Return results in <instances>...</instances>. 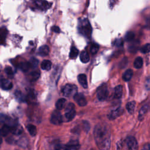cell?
<instances>
[{"mask_svg": "<svg viewBox=\"0 0 150 150\" xmlns=\"http://www.w3.org/2000/svg\"><path fill=\"white\" fill-rule=\"evenodd\" d=\"M80 60L82 63H86L89 61L90 57H89V55H88V53L86 51L83 50L80 53Z\"/></svg>", "mask_w": 150, "mask_h": 150, "instance_id": "7402d4cb", "label": "cell"}, {"mask_svg": "<svg viewBox=\"0 0 150 150\" xmlns=\"http://www.w3.org/2000/svg\"><path fill=\"white\" fill-rule=\"evenodd\" d=\"M126 144L127 147L129 149L131 150H135L137 149L138 148V145L137 139L135 137L129 136L126 139Z\"/></svg>", "mask_w": 150, "mask_h": 150, "instance_id": "ba28073f", "label": "cell"}, {"mask_svg": "<svg viewBox=\"0 0 150 150\" xmlns=\"http://www.w3.org/2000/svg\"><path fill=\"white\" fill-rule=\"evenodd\" d=\"M80 148V145L77 141H70L65 145L66 149H77Z\"/></svg>", "mask_w": 150, "mask_h": 150, "instance_id": "5bb4252c", "label": "cell"}, {"mask_svg": "<svg viewBox=\"0 0 150 150\" xmlns=\"http://www.w3.org/2000/svg\"><path fill=\"white\" fill-rule=\"evenodd\" d=\"M143 65V59L141 57H137L134 62V66L136 69H140Z\"/></svg>", "mask_w": 150, "mask_h": 150, "instance_id": "4316f807", "label": "cell"}, {"mask_svg": "<svg viewBox=\"0 0 150 150\" xmlns=\"http://www.w3.org/2000/svg\"><path fill=\"white\" fill-rule=\"evenodd\" d=\"M15 96L18 101H22V102L25 101V99H26L25 96L23 95V94L21 91L18 90L16 91L15 93Z\"/></svg>", "mask_w": 150, "mask_h": 150, "instance_id": "f546056e", "label": "cell"}, {"mask_svg": "<svg viewBox=\"0 0 150 150\" xmlns=\"http://www.w3.org/2000/svg\"><path fill=\"white\" fill-rule=\"evenodd\" d=\"M9 132H11V127L5 124L3 125V127L1 129V135L2 137L6 136Z\"/></svg>", "mask_w": 150, "mask_h": 150, "instance_id": "ffe728a7", "label": "cell"}, {"mask_svg": "<svg viewBox=\"0 0 150 150\" xmlns=\"http://www.w3.org/2000/svg\"><path fill=\"white\" fill-rule=\"evenodd\" d=\"M142 149H145V150H150V144H149V143L145 144L144 145Z\"/></svg>", "mask_w": 150, "mask_h": 150, "instance_id": "60d3db41", "label": "cell"}, {"mask_svg": "<svg viewBox=\"0 0 150 150\" xmlns=\"http://www.w3.org/2000/svg\"><path fill=\"white\" fill-rule=\"evenodd\" d=\"M76 115V111L74 110V105L72 103L68 104L66 108L64 117L66 121H71Z\"/></svg>", "mask_w": 150, "mask_h": 150, "instance_id": "5b68a950", "label": "cell"}, {"mask_svg": "<svg viewBox=\"0 0 150 150\" xmlns=\"http://www.w3.org/2000/svg\"><path fill=\"white\" fill-rule=\"evenodd\" d=\"M133 75V71L131 69H128L122 75V79L125 81H129Z\"/></svg>", "mask_w": 150, "mask_h": 150, "instance_id": "d6986e66", "label": "cell"}, {"mask_svg": "<svg viewBox=\"0 0 150 150\" xmlns=\"http://www.w3.org/2000/svg\"><path fill=\"white\" fill-rule=\"evenodd\" d=\"M31 7L33 9H37L41 11H46L52 5V3L46 0H32Z\"/></svg>", "mask_w": 150, "mask_h": 150, "instance_id": "3957f363", "label": "cell"}, {"mask_svg": "<svg viewBox=\"0 0 150 150\" xmlns=\"http://www.w3.org/2000/svg\"><path fill=\"white\" fill-rule=\"evenodd\" d=\"M77 90V87L76 86L67 84L63 87L62 90V93L64 96L70 97L72 95H75L76 94Z\"/></svg>", "mask_w": 150, "mask_h": 150, "instance_id": "8992f818", "label": "cell"}, {"mask_svg": "<svg viewBox=\"0 0 150 150\" xmlns=\"http://www.w3.org/2000/svg\"><path fill=\"white\" fill-rule=\"evenodd\" d=\"M1 121L2 122L5 123V124H7L11 127H12L13 125H14L16 124L12 118H11V117H8L5 114L1 115Z\"/></svg>", "mask_w": 150, "mask_h": 150, "instance_id": "8fae6325", "label": "cell"}, {"mask_svg": "<svg viewBox=\"0 0 150 150\" xmlns=\"http://www.w3.org/2000/svg\"><path fill=\"white\" fill-rule=\"evenodd\" d=\"M138 47H139V42H138L137 41H135L132 43L129 46L128 50L131 53H135L138 50Z\"/></svg>", "mask_w": 150, "mask_h": 150, "instance_id": "484cf974", "label": "cell"}, {"mask_svg": "<svg viewBox=\"0 0 150 150\" xmlns=\"http://www.w3.org/2000/svg\"><path fill=\"white\" fill-rule=\"evenodd\" d=\"M78 81L79 83L81 84V86L84 88H86L88 87V83H87V77L86 74H80L77 77Z\"/></svg>", "mask_w": 150, "mask_h": 150, "instance_id": "4fadbf2b", "label": "cell"}, {"mask_svg": "<svg viewBox=\"0 0 150 150\" xmlns=\"http://www.w3.org/2000/svg\"><path fill=\"white\" fill-rule=\"evenodd\" d=\"M74 100L80 106H84L87 104V100L83 94L76 93L74 95Z\"/></svg>", "mask_w": 150, "mask_h": 150, "instance_id": "30bf717a", "label": "cell"}, {"mask_svg": "<svg viewBox=\"0 0 150 150\" xmlns=\"http://www.w3.org/2000/svg\"><path fill=\"white\" fill-rule=\"evenodd\" d=\"M27 129H28V131H29V134H30L32 136H33V137L35 136V135H36V134H37V129H36V127H35L34 125H33V124H28V125H27Z\"/></svg>", "mask_w": 150, "mask_h": 150, "instance_id": "83f0119b", "label": "cell"}, {"mask_svg": "<svg viewBox=\"0 0 150 150\" xmlns=\"http://www.w3.org/2000/svg\"><path fill=\"white\" fill-rule=\"evenodd\" d=\"M30 79L31 81H36L40 76V73L39 71H33L30 73Z\"/></svg>", "mask_w": 150, "mask_h": 150, "instance_id": "d6a6232c", "label": "cell"}, {"mask_svg": "<svg viewBox=\"0 0 150 150\" xmlns=\"http://www.w3.org/2000/svg\"><path fill=\"white\" fill-rule=\"evenodd\" d=\"M94 136L97 146L100 149H108L110 146V132L102 124H97L94 130Z\"/></svg>", "mask_w": 150, "mask_h": 150, "instance_id": "6da1fadb", "label": "cell"}, {"mask_svg": "<svg viewBox=\"0 0 150 150\" xmlns=\"http://www.w3.org/2000/svg\"><path fill=\"white\" fill-rule=\"evenodd\" d=\"M23 129L20 125L16 124L11 127V132L16 135H19L22 133Z\"/></svg>", "mask_w": 150, "mask_h": 150, "instance_id": "9a60e30c", "label": "cell"}, {"mask_svg": "<svg viewBox=\"0 0 150 150\" xmlns=\"http://www.w3.org/2000/svg\"><path fill=\"white\" fill-rule=\"evenodd\" d=\"M30 67V65L29 62H21L18 64V68L25 72L27 71Z\"/></svg>", "mask_w": 150, "mask_h": 150, "instance_id": "d4e9b609", "label": "cell"}, {"mask_svg": "<svg viewBox=\"0 0 150 150\" xmlns=\"http://www.w3.org/2000/svg\"><path fill=\"white\" fill-rule=\"evenodd\" d=\"M140 51L141 52V53L144 54L150 52V43H146L144 45H143L141 47Z\"/></svg>", "mask_w": 150, "mask_h": 150, "instance_id": "1f68e13d", "label": "cell"}, {"mask_svg": "<svg viewBox=\"0 0 150 150\" xmlns=\"http://www.w3.org/2000/svg\"><path fill=\"white\" fill-rule=\"evenodd\" d=\"M49 53V48L47 45L40 46L38 50V54L42 56H47Z\"/></svg>", "mask_w": 150, "mask_h": 150, "instance_id": "e0dca14e", "label": "cell"}, {"mask_svg": "<svg viewBox=\"0 0 150 150\" xmlns=\"http://www.w3.org/2000/svg\"><path fill=\"white\" fill-rule=\"evenodd\" d=\"M83 124H84V127H84L85 131L86 132H88V131L90 129V125H89L88 122L87 121H84Z\"/></svg>", "mask_w": 150, "mask_h": 150, "instance_id": "f35d334b", "label": "cell"}, {"mask_svg": "<svg viewBox=\"0 0 150 150\" xmlns=\"http://www.w3.org/2000/svg\"><path fill=\"white\" fill-rule=\"evenodd\" d=\"M1 88L5 90H10L12 88V82L8 79H2L1 81Z\"/></svg>", "mask_w": 150, "mask_h": 150, "instance_id": "7c38bea8", "label": "cell"}, {"mask_svg": "<svg viewBox=\"0 0 150 150\" xmlns=\"http://www.w3.org/2000/svg\"><path fill=\"white\" fill-rule=\"evenodd\" d=\"M145 87L147 90H150V77L147 79L146 80Z\"/></svg>", "mask_w": 150, "mask_h": 150, "instance_id": "ab89813d", "label": "cell"}, {"mask_svg": "<svg viewBox=\"0 0 150 150\" xmlns=\"http://www.w3.org/2000/svg\"><path fill=\"white\" fill-rule=\"evenodd\" d=\"M52 67V62L49 60H44L41 63V68L45 70H49Z\"/></svg>", "mask_w": 150, "mask_h": 150, "instance_id": "cb8c5ba5", "label": "cell"}, {"mask_svg": "<svg viewBox=\"0 0 150 150\" xmlns=\"http://www.w3.org/2000/svg\"><path fill=\"white\" fill-rule=\"evenodd\" d=\"M108 95V90L105 84H102L97 90V97L98 100L104 101Z\"/></svg>", "mask_w": 150, "mask_h": 150, "instance_id": "277c9868", "label": "cell"}, {"mask_svg": "<svg viewBox=\"0 0 150 150\" xmlns=\"http://www.w3.org/2000/svg\"><path fill=\"white\" fill-rule=\"evenodd\" d=\"M123 112V108L122 107H118L115 110H111L107 116L110 120H113L118 117L119 116H120L121 114H122Z\"/></svg>", "mask_w": 150, "mask_h": 150, "instance_id": "9c48e42d", "label": "cell"}, {"mask_svg": "<svg viewBox=\"0 0 150 150\" xmlns=\"http://www.w3.org/2000/svg\"><path fill=\"white\" fill-rule=\"evenodd\" d=\"M122 94V87L121 85H118L114 88V97L116 99H119L121 97Z\"/></svg>", "mask_w": 150, "mask_h": 150, "instance_id": "2e32d148", "label": "cell"}, {"mask_svg": "<svg viewBox=\"0 0 150 150\" xmlns=\"http://www.w3.org/2000/svg\"><path fill=\"white\" fill-rule=\"evenodd\" d=\"M29 62L30 63V67L33 68V69H35V68H36L38 66L39 61H38V60H37L35 58H32V59H31L30 60V61Z\"/></svg>", "mask_w": 150, "mask_h": 150, "instance_id": "e575fe53", "label": "cell"}, {"mask_svg": "<svg viewBox=\"0 0 150 150\" xmlns=\"http://www.w3.org/2000/svg\"><path fill=\"white\" fill-rule=\"evenodd\" d=\"M114 45L117 46H121L123 45V41L121 39H118L114 42Z\"/></svg>", "mask_w": 150, "mask_h": 150, "instance_id": "8d00e7d4", "label": "cell"}, {"mask_svg": "<svg viewBox=\"0 0 150 150\" xmlns=\"http://www.w3.org/2000/svg\"><path fill=\"white\" fill-rule=\"evenodd\" d=\"M149 24H150V19H149Z\"/></svg>", "mask_w": 150, "mask_h": 150, "instance_id": "b9f144b4", "label": "cell"}, {"mask_svg": "<svg viewBox=\"0 0 150 150\" xmlns=\"http://www.w3.org/2000/svg\"><path fill=\"white\" fill-rule=\"evenodd\" d=\"M98 49H99V46L97 43L92 44V45L91 46V47H90V52H91V54H96L98 50Z\"/></svg>", "mask_w": 150, "mask_h": 150, "instance_id": "836d02e7", "label": "cell"}, {"mask_svg": "<svg viewBox=\"0 0 150 150\" xmlns=\"http://www.w3.org/2000/svg\"><path fill=\"white\" fill-rule=\"evenodd\" d=\"M135 38V34L132 32H128L125 36V40L127 42H131Z\"/></svg>", "mask_w": 150, "mask_h": 150, "instance_id": "4dcf8cb0", "label": "cell"}, {"mask_svg": "<svg viewBox=\"0 0 150 150\" xmlns=\"http://www.w3.org/2000/svg\"><path fill=\"white\" fill-rule=\"evenodd\" d=\"M79 54V50L76 47H72L70 49V54H69V57L71 59H76Z\"/></svg>", "mask_w": 150, "mask_h": 150, "instance_id": "f1b7e54d", "label": "cell"}, {"mask_svg": "<svg viewBox=\"0 0 150 150\" xmlns=\"http://www.w3.org/2000/svg\"><path fill=\"white\" fill-rule=\"evenodd\" d=\"M5 73H6L8 76L12 77L13 75V70H12V69L11 67H6L5 69Z\"/></svg>", "mask_w": 150, "mask_h": 150, "instance_id": "d590c367", "label": "cell"}, {"mask_svg": "<svg viewBox=\"0 0 150 150\" xmlns=\"http://www.w3.org/2000/svg\"><path fill=\"white\" fill-rule=\"evenodd\" d=\"M50 122L54 125H60L63 122V118L59 110H54L51 115Z\"/></svg>", "mask_w": 150, "mask_h": 150, "instance_id": "52a82bcc", "label": "cell"}, {"mask_svg": "<svg viewBox=\"0 0 150 150\" xmlns=\"http://www.w3.org/2000/svg\"><path fill=\"white\" fill-rule=\"evenodd\" d=\"M66 102V100L65 98H59L56 103V108L59 110H62L64 107Z\"/></svg>", "mask_w": 150, "mask_h": 150, "instance_id": "603a6c76", "label": "cell"}, {"mask_svg": "<svg viewBox=\"0 0 150 150\" xmlns=\"http://www.w3.org/2000/svg\"><path fill=\"white\" fill-rule=\"evenodd\" d=\"M136 106V103L134 101L128 102L126 104V108L129 114H132L134 112L135 108Z\"/></svg>", "mask_w": 150, "mask_h": 150, "instance_id": "44dd1931", "label": "cell"}, {"mask_svg": "<svg viewBox=\"0 0 150 150\" xmlns=\"http://www.w3.org/2000/svg\"><path fill=\"white\" fill-rule=\"evenodd\" d=\"M148 109H149V106L148 105H144L141 107L138 114V119L139 120H142L143 119L144 115L148 112Z\"/></svg>", "mask_w": 150, "mask_h": 150, "instance_id": "ac0fdd59", "label": "cell"}, {"mask_svg": "<svg viewBox=\"0 0 150 150\" xmlns=\"http://www.w3.org/2000/svg\"><path fill=\"white\" fill-rule=\"evenodd\" d=\"M78 30L80 34L86 38H90L92 28L89 21L87 18L80 19L79 20L78 23Z\"/></svg>", "mask_w": 150, "mask_h": 150, "instance_id": "7a4b0ae2", "label": "cell"}, {"mask_svg": "<svg viewBox=\"0 0 150 150\" xmlns=\"http://www.w3.org/2000/svg\"><path fill=\"white\" fill-rule=\"evenodd\" d=\"M52 31L54 32L55 33H59L60 32V29L57 26H53L52 27Z\"/></svg>", "mask_w": 150, "mask_h": 150, "instance_id": "74e56055", "label": "cell"}]
</instances>
